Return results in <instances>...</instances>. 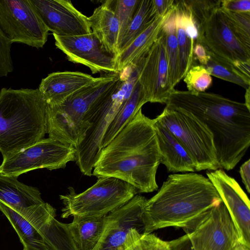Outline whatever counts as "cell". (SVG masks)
Segmentation results:
<instances>
[{
  "label": "cell",
  "instance_id": "cell-29",
  "mask_svg": "<svg viewBox=\"0 0 250 250\" xmlns=\"http://www.w3.org/2000/svg\"><path fill=\"white\" fill-rule=\"evenodd\" d=\"M176 24L179 53V77L180 81L192 65L194 59L193 49L195 42H193L187 35L177 10Z\"/></svg>",
  "mask_w": 250,
  "mask_h": 250
},
{
  "label": "cell",
  "instance_id": "cell-44",
  "mask_svg": "<svg viewBox=\"0 0 250 250\" xmlns=\"http://www.w3.org/2000/svg\"><path fill=\"white\" fill-rule=\"evenodd\" d=\"M232 250H250V248L239 242Z\"/></svg>",
  "mask_w": 250,
  "mask_h": 250
},
{
  "label": "cell",
  "instance_id": "cell-6",
  "mask_svg": "<svg viewBox=\"0 0 250 250\" xmlns=\"http://www.w3.org/2000/svg\"><path fill=\"white\" fill-rule=\"evenodd\" d=\"M120 72L99 77L79 90L62 104L58 106L47 104V133L49 137L75 147L85 137L90 125L84 121L90 107L112 89L120 79Z\"/></svg>",
  "mask_w": 250,
  "mask_h": 250
},
{
  "label": "cell",
  "instance_id": "cell-11",
  "mask_svg": "<svg viewBox=\"0 0 250 250\" xmlns=\"http://www.w3.org/2000/svg\"><path fill=\"white\" fill-rule=\"evenodd\" d=\"M184 230L194 250H232L239 243L235 226L223 202L209 209Z\"/></svg>",
  "mask_w": 250,
  "mask_h": 250
},
{
  "label": "cell",
  "instance_id": "cell-17",
  "mask_svg": "<svg viewBox=\"0 0 250 250\" xmlns=\"http://www.w3.org/2000/svg\"><path fill=\"white\" fill-rule=\"evenodd\" d=\"M0 210L6 217L23 246V250H48L41 234L43 224L56 209L47 203L25 208H14L0 202Z\"/></svg>",
  "mask_w": 250,
  "mask_h": 250
},
{
  "label": "cell",
  "instance_id": "cell-23",
  "mask_svg": "<svg viewBox=\"0 0 250 250\" xmlns=\"http://www.w3.org/2000/svg\"><path fill=\"white\" fill-rule=\"evenodd\" d=\"M166 15L157 17L144 32L119 54L117 57L119 72L129 66H137L143 61L157 40Z\"/></svg>",
  "mask_w": 250,
  "mask_h": 250
},
{
  "label": "cell",
  "instance_id": "cell-43",
  "mask_svg": "<svg viewBox=\"0 0 250 250\" xmlns=\"http://www.w3.org/2000/svg\"><path fill=\"white\" fill-rule=\"evenodd\" d=\"M250 86L246 89L245 95V102L244 103L249 109H250Z\"/></svg>",
  "mask_w": 250,
  "mask_h": 250
},
{
  "label": "cell",
  "instance_id": "cell-42",
  "mask_svg": "<svg viewBox=\"0 0 250 250\" xmlns=\"http://www.w3.org/2000/svg\"><path fill=\"white\" fill-rule=\"evenodd\" d=\"M142 235L141 233H137L130 241L125 250H142L139 241Z\"/></svg>",
  "mask_w": 250,
  "mask_h": 250
},
{
  "label": "cell",
  "instance_id": "cell-21",
  "mask_svg": "<svg viewBox=\"0 0 250 250\" xmlns=\"http://www.w3.org/2000/svg\"><path fill=\"white\" fill-rule=\"evenodd\" d=\"M115 0H105L88 17L92 32L104 49L117 57L119 25L114 11Z\"/></svg>",
  "mask_w": 250,
  "mask_h": 250
},
{
  "label": "cell",
  "instance_id": "cell-20",
  "mask_svg": "<svg viewBox=\"0 0 250 250\" xmlns=\"http://www.w3.org/2000/svg\"><path fill=\"white\" fill-rule=\"evenodd\" d=\"M152 120L161 163L169 172L196 171L192 158L181 143L167 128Z\"/></svg>",
  "mask_w": 250,
  "mask_h": 250
},
{
  "label": "cell",
  "instance_id": "cell-31",
  "mask_svg": "<svg viewBox=\"0 0 250 250\" xmlns=\"http://www.w3.org/2000/svg\"><path fill=\"white\" fill-rule=\"evenodd\" d=\"M188 91L192 93L203 92L212 84L211 76L204 66L192 65L184 77Z\"/></svg>",
  "mask_w": 250,
  "mask_h": 250
},
{
  "label": "cell",
  "instance_id": "cell-24",
  "mask_svg": "<svg viewBox=\"0 0 250 250\" xmlns=\"http://www.w3.org/2000/svg\"><path fill=\"white\" fill-rule=\"evenodd\" d=\"M18 177L0 173V202L16 208L44 202L37 188L20 182Z\"/></svg>",
  "mask_w": 250,
  "mask_h": 250
},
{
  "label": "cell",
  "instance_id": "cell-7",
  "mask_svg": "<svg viewBox=\"0 0 250 250\" xmlns=\"http://www.w3.org/2000/svg\"><path fill=\"white\" fill-rule=\"evenodd\" d=\"M138 193L129 184L114 177H102L85 191L77 193L73 187L60 195L63 207L61 217L103 216L120 208Z\"/></svg>",
  "mask_w": 250,
  "mask_h": 250
},
{
  "label": "cell",
  "instance_id": "cell-13",
  "mask_svg": "<svg viewBox=\"0 0 250 250\" xmlns=\"http://www.w3.org/2000/svg\"><path fill=\"white\" fill-rule=\"evenodd\" d=\"M197 28L195 43L201 44L207 51L231 63L250 62V47L233 33L220 7Z\"/></svg>",
  "mask_w": 250,
  "mask_h": 250
},
{
  "label": "cell",
  "instance_id": "cell-33",
  "mask_svg": "<svg viewBox=\"0 0 250 250\" xmlns=\"http://www.w3.org/2000/svg\"><path fill=\"white\" fill-rule=\"evenodd\" d=\"M197 27L220 7L221 0H186Z\"/></svg>",
  "mask_w": 250,
  "mask_h": 250
},
{
  "label": "cell",
  "instance_id": "cell-41",
  "mask_svg": "<svg viewBox=\"0 0 250 250\" xmlns=\"http://www.w3.org/2000/svg\"><path fill=\"white\" fill-rule=\"evenodd\" d=\"M232 64L239 74L250 83V62L236 61Z\"/></svg>",
  "mask_w": 250,
  "mask_h": 250
},
{
  "label": "cell",
  "instance_id": "cell-40",
  "mask_svg": "<svg viewBox=\"0 0 250 250\" xmlns=\"http://www.w3.org/2000/svg\"><path fill=\"white\" fill-rule=\"evenodd\" d=\"M239 173L246 190L250 193V160L248 159L240 167Z\"/></svg>",
  "mask_w": 250,
  "mask_h": 250
},
{
  "label": "cell",
  "instance_id": "cell-18",
  "mask_svg": "<svg viewBox=\"0 0 250 250\" xmlns=\"http://www.w3.org/2000/svg\"><path fill=\"white\" fill-rule=\"evenodd\" d=\"M49 31L61 36L92 32L88 17L67 0H29Z\"/></svg>",
  "mask_w": 250,
  "mask_h": 250
},
{
  "label": "cell",
  "instance_id": "cell-15",
  "mask_svg": "<svg viewBox=\"0 0 250 250\" xmlns=\"http://www.w3.org/2000/svg\"><path fill=\"white\" fill-rule=\"evenodd\" d=\"M53 35L56 47L66 55L69 61L87 66L93 74L119 73L116 57L104 49L92 32L79 36Z\"/></svg>",
  "mask_w": 250,
  "mask_h": 250
},
{
  "label": "cell",
  "instance_id": "cell-14",
  "mask_svg": "<svg viewBox=\"0 0 250 250\" xmlns=\"http://www.w3.org/2000/svg\"><path fill=\"white\" fill-rule=\"evenodd\" d=\"M138 80L147 102L166 103L173 89L170 85L165 36H159L142 61Z\"/></svg>",
  "mask_w": 250,
  "mask_h": 250
},
{
  "label": "cell",
  "instance_id": "cell-28",
  "mask_svg": "<svg viewBox=\"0 0 250 250\" xmlns=\"http://www.w3.org/2000/svg\"><path fill=\"white\" fill-rule=\"evenodd\" d=\"M207 51L208 59L204 66L211 76L236 84L246 89L250 87V83L239 74L232 63Z\"/></svg>",
  "mask_w": 250,
  "mask_h": 250
},
{
  "label": "cell",
  "instance_id": "cell-8",
  "mask_svg": "<svg viewBox=\"0 0 250 250\" xmlns=\"http://www.w3.org/2000/svg\"><path fill=\"white\" fill-rule=\"evenodd\" d=\"M154 120L167 128L181 143L192 158L196 171L220 168L212 133L191 113L166 106Z\"/></svg>",
  "mask_w": 250,
  "mask_h": 250
},
{
  "label": "cell",
  "instance_id": "cell-37",
  "mask_svg": "<svg viewBox=\"0 0 250 250\" xmlns=\"http://www.w3.org/2000/svg\"><path fill=\"white\" fill-rule=\"evenodd\" d=\"M170 250H194L191 243L188 237L185 235L171 241H169Z\"/></svg>",
  "mask_w": 250,
  "mask_h": 250
},
{
  "label": "cell",
  "instance_id": "cell-26",
  "mask_svg": "<svg viewBox=\"0 0 250 250\" xmlns=\"http://www.w3.org/2000/svg\"><path fill=\"white\" fill-rule=\"evenodd\" d=\"M176 18V10L174 0L173 7L166 15L161 27V30L166 39L169 81L171 87L173 89H175V86L180 82Z\"/></svg>",
  "mask_w": 250,
  "mask_h": 250
},
{
  "label": "cell",
  "instance_id": "cell-19",
  "mask_svg": "<svg viewBox=\"0 0 250 250\" xmlns=\"http://www.w3.org/2000/svg\"><path fill=\"white\" fill-rule=\"evenodd\" d=\"M99 77L79 71H59L42 79L38 88L48 105L58 106Z\"/></svg>",
  "mask_w": 250,
  "mask_h": 250
},
{
  "label": "cell",
  "instance_id": "cell-38",
  "mask_svg": "<svg viewBox=\"0 0 250 250\" xmlns=\"http://www.w3.org/2000/svg\"><path fill=\"white\" fill-rule=\"evenodd\" d=\"M174 0H153L154 8L158 17L165 16L172 8Z\"/></svg>",
  "mask_w": 250,
  "mask_h": 250
},
{
  "label": "cell",
  "instance_id": "cell-36",
  "mask_svg": "<svg viewBox=\"0 0 250 250\" xmlns=\"http://www.w3.org/2000/svg\"><path fill=\"white\" fill-rule=\"evenodd\" d=\"M220 8L236 13H250V0H221Z\"/></svg>",
  "mask_w": 250,
  "mask_h": 250
},
{
  "label": "cell",
  "instance_id": "cell-4",
  "mask_svg": "<svg viewBox=\"0 0 250 250\" xmlns=\"http://www.w3.org/2000/svg\"><path fill=\"white\" fill-rule=\"evenodd\" d=\"M47 104L38 88L0 90V152L3 158L43 139Z\"/></svg>",
  "mask_w": 250,
  "mask_h": 250
},
{
  "label": "cell",
  "instance_id": "cell-5",
  "mask_svg": "<svg viewBox=\"0 0 250 250\" xmlns=\"http://www.w3.org/2000/svg\"><path fill=\"white\" fill-rule=\"evenodd\" d=\"M141 63L120 72L116 85L98 100L86 113L84 121L90 125L83 142L75 148V162L83 174L92 175L94 165L102 149L108 126L131 96L138 81Z\"/></svg>",
  "mask_w": 250,
  "mask_h": 250
},
{
  "label": "cell",
  "instance_id": "cell-12",
  "mask_svg": "<svg viewBox=\"0 0 250 250\" xmlns=\"http://www.w3.org/2000/svg\"><path fill=\"white\" fill-rule=\"evenodd\" d=\"M147 199L135 195L127 203L106 215V222L94 250H125L137 234H144L142 217Z\"/></svg>",
  "mask_w": 250,
  "mask_h": 250
},
{
  "label": "cell",
  "instance_id": "cell-32",
  "mask_svg": "<svg viewBox=\"0 0 250 250\" xmlns=\"http://www.w3.org/2000/svg\"><path fill=\"white\" fill-rule=\"evenodd\" d=\"M140 2V0H115L114 11L119 25L118 43L132 21Z\"/></svg>",
  "mask_w": 250,
  "mask_h": 250
},
{
  "label": "cell",
  "instance_id": "cell-1",
  "mask_svg": "<svg viewBox=\"0 0 250 250\" xmlns=\"http://www.w3.org/2000/svg\"><path fill=\"white\" fill-rule=\"evenodd\" d=\"M160 163L153 120L141 108L101 149L92 175L116 178L133 186L138 193H149L158 188L156 175Z\"/></svg>",
  "mask_w": 250,
  "mask_h": 250
},
{
  "label": "cell",
  "instance_id": "cell-3",
  "mask_svg": "<svg viewBox=\"0 0 250 250\" xmlns=\"http://www.w3.org/2000/svg\"><path fill=\"white\" fill-rule=\"evenodd\" d=\"M222 202L208 178L194 172L171 174L146 200L142 217L144 234L169 227L185 229Z\"/></svg>",
  "mask_w": 250,
  "mask_h": 250
},
{
  "label": "cell",
  "instance_id": "cell-39",
  "mask_svg": "<svg viewBox=\"0 0 250 250\" xmlns=\"http://www.w3.org/2000/svg\"><path fill=\"white\" fill-rule=\"evenodd\" d=\"M193 54L194 58L197 59L200 64L204 66L206 64L208 55L206 48L199 43H195L193 49Z\"/></svg>",
  "mask_w": 250,
  "mask_h": 250
},
{
  "label": "cell",
  "instance_id": "cell-35",
  "mask_svg": "<svg viewBox=\"0 0 250 250\" xmlns=\"http://www.w3.org/2000/svg\"><path fill=\"white\" fill-rule=\"evenodd\" d=\"M139 241L142 250H170L168 242L153 234H143Z\"/></svg>",
  "mask_w": 250,
  "mask_h": 250
},
{
  "label": "cell",
  "instance_id": "cell-22",
  "mask_svg": "<svg viewBox=\"0 0 250 250\" xmlns=\"http://www.w3.org/2000/svg\"><path fill=\"white\" fill-rule=\"evenodd\" d=\"M106 222V215L74 216L71 223H64L73 250H94L102 236Z\"/></svg>",
  "mask_w": 250,
  "mask_h": 250
},
{
  "label": "cell",
  "instance_id": "cell-25",
  "mask_svg": "<svg viewBox=\"0 0 250 250\" xmlns=\"http://www.w3.org/2000/svg\"><path fill=\"white\" fill-rule=\"evenodd\" d=\"M146 103L147 101L138 80L131 96L107 129L103 139L102 148L110 143Z\"/></svg>",
  "mask_w": 250,
  "mask_h": 250
},
{
  "label": "cell",
  "instance_id": "cell-27",
  "mask_svg": "<svg viewBox=\"0 0 250 250\" xmlns=\"http://www.w3.org/2000/svg\"><path fill=\"white\" fill-rule=\"evenodd\" d=\"M157 17L153 0H140L132 21L118 43V55L144 32Z\"/></svg>",
  "mask_w": 250,
  "mask_h": 250
},
{
  "label": "cell",
  "instance_id": "cell-2",
  "mask_svg": "<svg viewBox=\"0 0 250 250\" xmlns=\"http://www.w3.org/2000/svg\"><path fill=\"white\" fill-rule=\"evenodd\" d=\"M166 106L191 113L213 136L220 168L232 169L250 145V109L244 103L209 92L174 89Z\"/></svg>",
  "mask_w": 250,
  "mask_h": 250
},
{
  "label": "cell",
  "instance_id": "cell-9",
  "mask_svg": "<svg viewBox=\"0 0 250 250\" xmlns=\"http://www.w3.org/2000/svg\"><path fill=\"white\" fill-rule=\"evenodd\" d=\"M73 146L48 137L4 158L0 165V173L18 177L39 168L55 170L65 167L75 160Z\"/></svg>",
  "mask_w": 250,
  "mask_h": 250
},
{
  "label": "cell",
  "instance_id": "cell-30",
  "mask_svg": "<svg viewBox=\"0 0 250 250\" xmlns=\"http://www.w3.org/2000/svg\"><path fill=\"white\" fill-rule=\"evenodd\" d=\"M221 9L233 33L241 42L250 47V13H236Z\"/></svg>",
  "mask_w": 250,
  "mask_h": 250
},
{
  "label": "cell",
  "instance_id": "cell-34",
  "mask_svg": "<svg viewBox=\"0 0 250 250\" xmlns=\"http://www.w3.org/2000/svg\"><path fill=\"white\" fill-rule=\"evenodd\" d=\"M12 44L0 28V78L7 76L14 70L11 56Z\"/></svg>",
  "mask_w": 250,
  "mask_h": 250
},
{
  "label": "cell",
  "instance_id": "cell-10",
  "mask_svg": "<svg viewBox=\"0 0 250 250\" xmlns=\"http://www.w3.org/2000/svg\"><path fill=\"white\" fill-rule=\"evenodd\" d=\"M0 28L12 43L37 49L43 47L49 34L29 0H0Z\"/></svg>",
  "mask_w": 250,
  "mask_h": 250
},
{
  "label": "cell",
  "instance_id": "cell-16",
  "mask_svg": "<svg viewBox=\"0 0 250 250\" xmlns=\"http://www.w3.org/2000/svg\"><path fill=\"white\" fill-rule=\"evenodd\" d=\"M207 175L229 214L239 242L250 248V204L247 194L222 169L209 171Z\"/></svg>",
  "mask_w": 250,
  "mask_h": 250
}]
</instances>
